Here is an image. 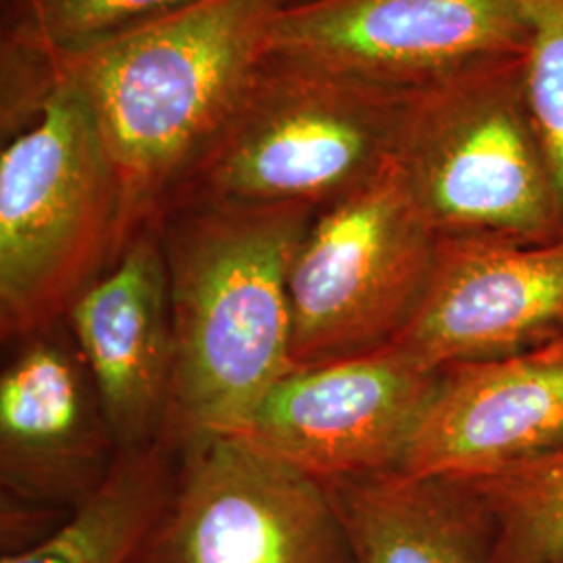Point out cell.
<instances>
[{
  "mask_svg": "<svg viewBox=\"0 0 563 563\" xmlns=\"http://www.w3.org/2000/svg\"><path fill=\"white\" fill-rule=\"evenodd\" d=\"M320 209L165 207L155 220L169 276L174 386L163 441L184 449L239 432L292 360L288 276Z\"/></svg>",
  "mask_w": 563,
  "mask_h": 563,
  "instance_id": "1",
  "label": "cell"
},
{
  "mask_svg": "<svg viewBox=\"0 0 563 563\" xmlns=\"http://www.w3.org/2000/svg\"><path fill=\"white\" fill-rule=\"evenodd\" d=\"M288 2L199 0L57 67L86 97L113 163L120 251L159 218L222 132Z\"/></svg>",
  "mask_w": 563,
  "mask_h": 563,
  "instance_id": "2",
  "label": "cell"
},
{
  "mask_svg": "<svg viewBox=\"0 0 563 563\" xmlns=\"http://www.w3.org/2000/svg\"><path fill=\"white\" fill-rule=\"evenodd\" d=\"M120 184L80 88L59 76L42 115L0 155V334L65 322L120 257Z\"/></svg>",
  "mask_w": 563,
  "mask_h": 563,
  "instance_id": "3",
  "label": "cell"
},
{
  "mask_svg": "<svg viewBox=\"0 0 563 563\" xmlns=\"http://www.w3.org/2000/svg\"><path fill=\"white\" fill-rule=\"evenodd\" d=\"M409 95L265 55L222 132L165 207L307 205L322 211L395 157Z\"/></svg>",
  "mask_w": 563,
  "mask_h": 563,
  "instance_id": "4",
  "label": "cell"
},
{
  "mask_svg": "<svg viewBox=\"0 0 563 563\" xmlns=\"http://www.w3.org/2000/svg\"><path fill=\"white\" fill-rule=\"evenodd\" d=\"M522 55L407 97L393 159L439 236L537 244L563 234L562 202L526 102Z\"/></svg>",
  "mask_w": 563,
  "mask_h": 563,
  "instance_id": "5",
  "label": "cell"
},
{
  "mask_svg": "<svg viewBox=\"0 0 563 563\" xmlns=\"http://www.w3.org/2000/svg\"><path fill=\"white\" fill-rule=\"evenodd\" d=\"M437 242L395 159L318 211L288 276L295 363L386 349L422 301Z\"/></svg>",
  "mask_w": 563,
  "mask_h": 563,
  "instance_id": "6",
  "label": "cell"
},
{
  "mask_svg": "<svg viewBox=\"0 0 563 563\" xmlns=\"http://www.w3.org/2000/svg\"><path fill=\"white\" fill-rule=\"evenodd\" d=\"M139 563H353L328 486L239 434L188 444Z\"/></svg>",
  "mask_w": 563,
  "mask_h": 563,
  "instance_id": "7",
  "label": "cell"
},
{
  "mask_svg": "<svg viewBox=\"0 0 563 563\" xmlns=\"http://www.w3.org/2000/svg\"><path fill=\"white\" fill-rule=\"evenodd\" d=\"M520 0H290L265 55L390 92H416L522 55Z\"/></svg>",
  "mask_w": 563,
  "mask_h": 563,
  "instance_id": "8",
  "label": "cell"
},
{
  "mask_svg": "<svg viewBox=\"0 0 563 563\" xmlns=\"http://www.w3.org/2000/svg\"><path fill=\"white\" fill-rule=\"evenodd\" d=\"M120 453L80 349L63 322L27 341L0 376L2 539L46 537Z\"/></svg>",
  "mask_w": 563,
  "mask_h": 563,
  "instance_id": "9",
  "label": "cell"
},
{
  "mask_svg": "<svg viewBox=\"0 0 563 563\" xmlns=\"http://www.w3.org/2000/svg\"><path fill=\"white\" fill-rule=\"evenodd\" d=\"M441 372L393 349L299 367L274 384L239 432L322 483L401 465Z\"/></svg>",
  "mask_w": 563,
  "mask_h": 563,
  "instance_id": "10",
  "label": "cell"
},
{
  "mask_svg": "<svg viewBox=\"0 0 563 563\" xmlns=\"http://www.w3.org/2000/svg\"><path fill=\"white\" fill-rule=\"evenodd\" d=\"M563 334V234L553 241L439 236L413 318L388 349L443 372Z\"/></svg>",
  "mask_w": 563,
  "mask_h": 563,
  "instance_id": "11",
  "label": "cell"
},
{
  "mask_svg": "<svg viewBox=\"0 0 563 563\" xmlns=\"http://www.w3.org/2000/svg\"><path fill=\"white\" fill-rule=\"evenodd\" d=\"M563 444V334L441 372L399 472L476 481Z\"/></svg>",
  "mask_w": 563,
  "mask_h": 563,
  "instance_id": "12",
  "label": "cell"
},
{
  "mask_svg": "<svg viewBox=\"0 0 563 563\" xmlns=\"http://www.w3.org/2000/svg\"><path fill=\"white\" fill-rule=\"evenodd\" d=\"M65 323L118 449L159 443L172 405L174 323L162 239L148 223L71 305Z\"/></svg>",
  "mask_w": 563,
  "mask_h": 563,
  "instance_id": "13",
  "label": "cell"
},
{
  "mask_svg": "<svg viewBox=\"0 0 563 563\" xmlns=\"http://www.w3.org/2000/svg\"><path fill=\"white\" fill-rule=\"evenodd\" d=\"M325 486L353 563H493L495 526L465 483L390 470Z\"/></svg>",
  "mask_w": 563,
  "mask_h": 563,
  "instance_id": "14",
  "label": "cell"
},
{
  "mask_svg": "<svg viewBox=\"0 0 563 563\" xmlns=\"http://www.w3.org/2000/svg\"><path fill=\"white\" fill-rule=\"evenodd\" d=\"M172 444L123 449L101 486L63 522L0 563H139L174 495Z\"/></svg>",
  "mask_w": 563,
  "mask_h": 563,
  "instance_id": "15",
  "label": "cell"
},
{
  "mask_svg": "<svg viewBox=\"0 0 563 563\" xmlns=\"http://www.w3.org/2000/svg\"><path fill=\"white\" fill-rule=\"evenodd\" d=\"M465 484L495 526L493 563H563V444Z\"/></svg>",
  "mask_w": 563,
  "mask_h": 563,
  "instance_id": "16",
  "label": "cell"
},
{
  "mask_svg": "<svg viewBox=\"0 0 563 563\" xmlns=\"http://www.w3.org/2000/svg\"><path fill=\"white\" fill-rule=\"evenodd\" d=\"M199 0H9L2 44L51 67Z\"/></svg>",
  "mask_w": 563,
  "mask_h": 563,
  "instance_id": "17",
  "label": "cell"
},
{
  "mask_svg": "<svg viewBox=\"0 0 563 563\" xmlns=\"http://www.w3.org/2000/svg\"><path fill=\"white\" fill-rule=\"evenodd\" d=\"M523 92L563 209V0H520Z\"/></svg>",
  "mask_w": 563,
  "mask_h": 563,
  "instance_id": "18",
  "label": "cell"
}]
</instances>
